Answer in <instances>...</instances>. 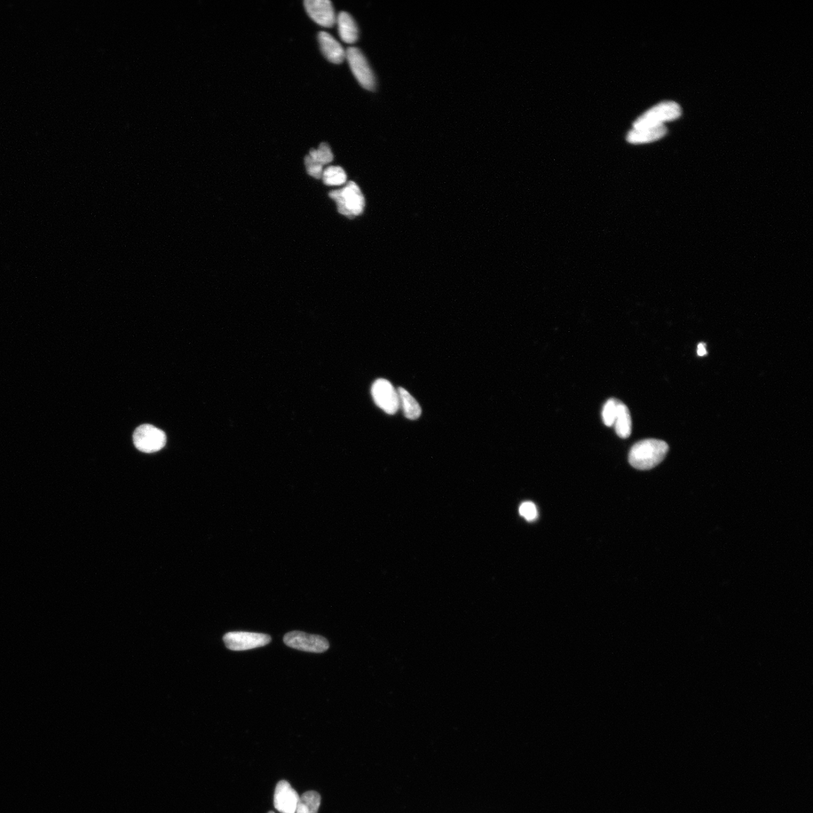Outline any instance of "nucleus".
<instances>
[{
  "mask_svg": "<svg viewBox=\"0 0 813 813\" xmlns=\"http://www.w3.org/2000/svg\"><path fill=\"white\" fill-rule=\"evenodd\" d=\"M668 451L669 446L664 441L643 440L631 447L629 463L636 469L649 470L656 467L665 460Z\"/></svg>",
  "mask_w": 813,
  "mask_h": 813,
  "instance_id": "obj_1",
  "label": "nucleus"
},
{
  "mask_svg": "<svg viewBox=\"0 0 813 813\" xmlns=\"http://www.w3.org/2000/svg\"><path fill=\"white\" fill-rule=\"evenodd\" d=\"M329 197L336 202L338 212L348 218L361 215L366 206L364 195L353 181L344 188L331 192Z\"/></svg>",
  "mask_w": 813,
  "mask_h": 813,
  "instance_id": "obj_2",
  "label": "nucleus"
},
{
  "mask_svg": "<svg viewBox=\"0 0 813 813\" xmlns=\"http://www.w3.org/2000/svg\"><path fill=\"white\" fill-rule=\"evenodd\" d=\"M682 115V109L675 102H662L653 107L641 116H639L634 123L633 129L655 127V126L665 125L667 122L677 120Z\"/></svg>",
  "mask_w": 813,
  "mask_h": 813,
  "instance_id": "obj_3",
  "label": "nucleus"
},
{
  "mask_svg": "<svg viewBox=\"0 0 813 813\" xmlns=\"http://www.w3.org/2000/svg\"><path fill=\"white\" fill-rule=\"evenodd\" d=\"M166 441L165 433L153 425H142L133 433V443L142 452H159L165 446Z\"/></svg>",
  "mask_w": 813,
  "mask_h": 813,
  "instance_id": "obj_4",
  "label": "nucleus"
},
{
  "mask_svg": "<svg viewBox=\"0 0 813 813\" xmlns=\"http://www.w3.org/2000/svg\"><path fill=\"white\" fill-rule=\"evenodd\" d=\"M346 58L354 76L363 88L373 91L376 86L375 77L364 54L358 48L351 47L346 51Z\"/></svg>",
  "mask_w": 813,
  "mask_h": 813,
  "instance_id": "obj_5",
  "label": "nucleus"
},
{
  "mask_svg": "<svg viewBox=\"0 0 813 813\" xmlns=\"http://www.w3.org/2000/svg\"><path fill=\"white\" fill-rule=\"evenodd\" d=\"M223 641L228 649L240 651L265 646L271 642V637L264 634L235 631L226 634Z\"/></svg>",
  "mask_w": 813,
  "mask_h": 813,
  "instance_id": "obj_6",
  "label": "nucleus"
},
{
  "mask_svg": "<svg viewBox=\"0 0 813 813\" xmlns=\"http://www.w3.org/2000/svg\"><path fill=\"white\" fill-rule=\"evenodd\" d=\"M283 641L290 648L306 652L323 653L329 649V643L325 637L306 634L302 631H293L287 634L284 636Z\"/></svg>",
  "mask_w": 813,
  "mask_h": 813,
  "instance_id": "obj_7",
  "label": "nucleus"
},
{
  "mask_svg": "<svg viewBox=\"0 0 813 813\" xmlns=\"http://www.w3.org/2000/svg\"><path fill=\"white\" fill-rule=\"evenodd\" d=\"M372 394L375 404L384 412L393 415L398 412L400 408L399 394L389 381L378 379L372 386Z\"/></svg>",
  "mask_w": 813,
  "mask_h": 813,
  "instance_id": "obj_8",
  "label": "nucleus"
},
{
  "mask_svg": "<svg viewBox=\"0 0 813 813\" xmlns=\"http://www.w3.org/2000/svg\"><path fill=\"white\" fill-rule=\"evenodd\" d=\"M304 7L307 13L319 25L331 27L335 25V12L328 0H306Z\"/></svg>",
  "mask_w": 813,
  "mask_h": 813,
  "instance_id": "obj_9",
  "label": "nucleus"
},
{
  "mask_svg": "<svg viewBox=\"0 0 813 813\" xmlns=\"http://www.w3.org/2000/svg\"><path fill=\"white\" fill-rule=\"evenodd\" d=\"M299 797L288 781L282 780L275 789L274 807L280 813H296Z\"/></svg>",
  "mask_w": 813,
  "mask_h": 813,
  "instance_id": "obj_10",
  "label": "nucleus"
},
{
  "mask_svg": "<svg viewBox=\"0 0 813 813\" xmlns=\"http://www.w3.org/2000/svg\"><path fill=\"white\" fill-rule=\"evenodd\" d=\"M321 51L324 56L333 64L339 65L346 58V52L342 45L331 34L321 32L318 36Z\"/></svg>",
  "mask_w": 813,
  "mask_h": 813,
  "instance_id": "obj_11",
  "label": "nucleus"
},
{
  "mask_svg": "<svg viewBox=\"0 0 813 813\" xmlns=\"http://www.w3.org/2000/svg\"><path fill=\"white\" fill-rule=\"evenodd\" d=\"M667 129L665 125L655 126L642 129H633L629 131L627 140L632 144H643L652 143L666 135Z\"/></svg>",
  "mask_w": 813,
  "mask_h": 813,
  "instance_id": "obj_12",
  "label": "nucleus"
},
{
  "mask_svg": "<svg viewBox=\"0 0 813 813\" xmlns=\"http://www.w3.org/2000/svg\"><path fill=\"white\" fill-rule=\"evenodd\" d=\"M336 22L339 35L344 43L353 44L358 41L359 29L356 21L350 14L346 12L339 13Z\"/></svg>",
  "mask_w": 813,
  "mask_h": 813,
  "instance_id": "obj_13",
  "label": "nucleus"
},
{
  "mask_svg": "<svg viewBox=\"0 0 813 813\" xmlns=\"http://www.w3.org/2000/svg\"><path fill=\"white\" fill-rule=\"evenodd\" d=\"M614 425L615 432L621 438L625 439L630 436L632 432V419L627 406L619 400L617 401Z\"/></svg>",
  "mask_w": 813,
  "mask_h": 813,
  "instance_id": "obj_14",
  "label": "nucleus"
},
{
  "mask_svg": "<svg viewBox=\"0 0 813 813\" xmlns=\"http://www.w3.org/2000/svg\"><path fill=\"white\" fill-rule=\"evenodd\" d=\"M399 404L407 419L415 421L421 416L422 409L417 401L405 389L399 388Z\"/></svg>",
  "mask_w": 813,
  "mask_h": 813,
  "instance_id": "obj_15",
  "label": "nucleus"
},
{
  "mask_svg": "<svg viewBox=\"0 0 813 813\" xmlns=\"http://www.w3.org/2000/svg\"><path fill=\"white\" fill-rule=\"evenodd\" d=\"M321 803V796L315 792H305L297 805L296 813H318Z\"/></svg>",
  "mask_w": 813,
  "mask_h": 813,
  "instance_id": "obj_16",
  "label": "nucleus"
},
{
  "mask_svg": "<svg viewBox=\"0 0 813 813\" xmlns=\"http://www.w3.org/2000/svg\"><path fill=\"white\" fill-rule=\"evenodd\" d=\"M322 179L323 183L328 186H342L346 183L347 177L344 170L338 166H331L323 170Z\"/></svg>",
  "mask_w": 813,
  "mask_h": 813,
  "instance_id": "obj_17",
  "label": "nucleus"
},
{
  "mask_svg": "<svg viewBox=\"0 0 813 813\" xmlns=\"http://www.w3.org/2000/svg\"><path fill=\"white\" fill-rule=\"evenodd\" d=\"M309 156L313 161L322 166L331 163L334 159L333 152L326 143L321 144L318 149H311Z\"/></svg>",
  "mask_w": 813,
  "mask_h": 813,
  "instance_id": "obj_18",
  "label": "nucleus"
},
{
  "mask_svg": "<svg viewBox=\"0 0 813 813\" xmlns=\"http://www.w3.org/2000/svg\"><path fill=\"white\" fill-rule=\"evenodd\" d=\"M617 401L616 399H610L605 402L603 408V421L608 427L614 425L615 415H616Z\"/></svg>",
  "mask_w": 813,
  "mask_h": 813,
  "instance_id": "obj_19",
  "label": "nucleus"
},
{
  "mask_svg": "<svg viewBox=\"0 0 813 813\" xmlns=\"http://www.w3.org/2000/svg\"><path fill=\"white\" fill-rule=\"evenodd\" d=\"M519 513L528 522H533L539 516L538 509L532 502H525L521 504Z\"/></svg>",
  "mask_w": 813,
  "mask_h": 813,
  "instance_id": "obj_20",
  "label": "nucleus"
},
{
  "mask_svg": "<svg viewBox=\"0 0 813 813\" xmlns=\"http://www.w3.org/2000/svg\"><path fill=\"white\" fill-rule=\"evenodd\" d=\"M304 164L306 169L309 175L315 179H322L323 172V166L320 164L313 161L309 155L305 157Z\"/></svg>",
  "mask_w": 813,
  "mask_h": 813,
  "instance_id": "obj_21",
  "label": "nucleus"
},
{
  "mask_svg": "<svg viewBox=\"0 0 813 813\" xmlns=\"http://www.w3.org/2000/svg\"><path fill=\"white\" fill-rule=\"evenodd\" d=\"M698 356H700V357L706 356V355L707 354L706 349V344H704V343L699 344L698 348Z\"/></svg>",
  "mask_w": 813,
  "mask_h": 813,
  "instance_id": "obj_22",
  "label": "nucleus"
},
{
  "mask_svg": "<svg viewBox=\"0 0 813 813\" xmlns=\"http://www.w3.org/2000/svg\"><path fill=\"white\" fill-rule=\"evenodd\" d=\"M268 813H274V812H268Z\"/></svg>",
  "mask_w": 813,
  "mask_h": 813,
  "instance_id": "obj_23",
  "label": "nucleus"
}]
</instances>
